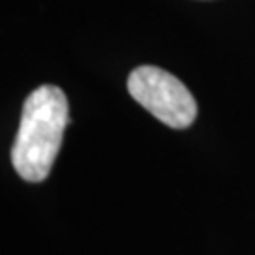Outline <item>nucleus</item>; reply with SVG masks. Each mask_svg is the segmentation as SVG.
<instances>
[{
	"label": "nucleus",
	"mask_w": 255,
	"mask_h": 255,
	"mask_svg": "<svg viewBox=\"0 0 255 255\" xmlns=\"http://www.w3.org/2000/svg\"><path fill=\"white\" fill-rule=\"evenodd\" d=\"M68 123V101L63 89L42 85L28 95L11 146V164L23 180L40 183L49 176Z\"/></svg>",
	"instance_id": "obj_1"
},
{
	"label": "nucleus",
	"mask_w": 255,
	"mask_h": 255,
	"mask_svg": "<svg viewBox=\"0 0 255 255\" xmlns=\"http://www.w3.org/2000/svg\"><path fill=\"white\" fill-rule=\"evenodd\" d=\"M128 95L166 127L187 128L197 118L191 91L176 76L159 66L142 64L128 74Z\"/></svg>",
	"instance_id": "obj_2"
}]
</instances>
